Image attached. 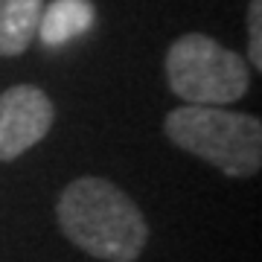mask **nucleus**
<instances>
[{
  "instance_id": "f257e3e1",
  "label": "nucleus",
  "mask_w": 262,
  "mask_h": 262,
  "mask_svg": "<svg viewBox=\"0 0 262 262\" xmlns=\"http://www.w3.org/2000/svg\"><path fill=\"white\" fill-rule=\"evenodd\" d=\"M61 233L105 262H134L146 248L149 225L140 207L105 178H79L56 207Z\"/></svg>"
},
{
  "instance_id": "f03ea898",
  "label": "nucleus",
  "mask_w": 262,
  "mask_h": 262,
  "mask_svg": "<svg viewBox=\"0 0 262 262\" xmlns=\"http://www.w3.org/2000/svg\"><path fill=\"white\" fill-rule=\"evenodd\" d=\"M163 128L175 146L230 178H251L262 166V125L251 114L225 105H181L166 114Z\"/></svg>"
},
{
  "instance_id": "7ed1b4c3",
  "label": "nucleus",
  "mask_w": 262,
  "mask_h": 262,
  "mask_svg": "<svg viewBox=\"0 0 262 262\" xmlns=\"http://www.w3.org/2000/svg\"><path fill=\"white\" fill-rule=\"evenodd\" d=\"M166 82L187 105H230L251 82L245 58L201 32L181 35L166 53Z\"/></svg>"
},
{
  "instance_id": "20e7f679",
  "label": "nucleus",
  "mask_w": 262,
  "mask_h": 262,
  "mask_svg": "<svg viewBox=\"0 0 262 262\" xmlns=\"http://www.w3.org/2000/svg\"><path fill=\"white\" fill-rule=\"evenodd\" d=\"M56 108L41 88L15 84L0 94V160H15L47 137Z\"/></svg>"
},
{
  "instance_id": "39448f33",
  "label": "nucleus",
  "mask_w": 262,
  "mask_h": 262,
  "mask_svg": "<svg viewBox=\"0 0 262 262\" xmlns=\"http://www.w3.org/2000/svg\"><path fill=\"white\" fill-rule=\"evenodd\" d=\"M94 27V3L91 0H53L47 9H41L38 32L41 44L64 47L73 38L84 35Z\"/></svg>"
},
{
  "instance_id": "423d86ee",
  "label": "nucleus",
  "mask_w": 262,
  "mask_h": 262,
  "mask_svg": "<svg viewBox=\"0 0 262 262\" xmlns=\"http://www.w3.org/2000/svg\"><path fill=\"white\" fill-rule=\"evenodd\" d=\"M44 0H0V56H20L35 41Z\"/></svg>"
},
{
  "instance_id": "0eeeda50",
  "label": "nucleus",
  "mask_w": 262,
  "mask_h": 262,
  "mask_svg": "<svg viewBox=\"0 0 262 262\" xmlns=\"http://www.w3.org/2000/svg\"><path fill=\"white\" fill-rule=\"evenodd\" d=\"M262 0H251L248 6V56H251L253 70H262Z\"/></svg>"
}]
</instances>
